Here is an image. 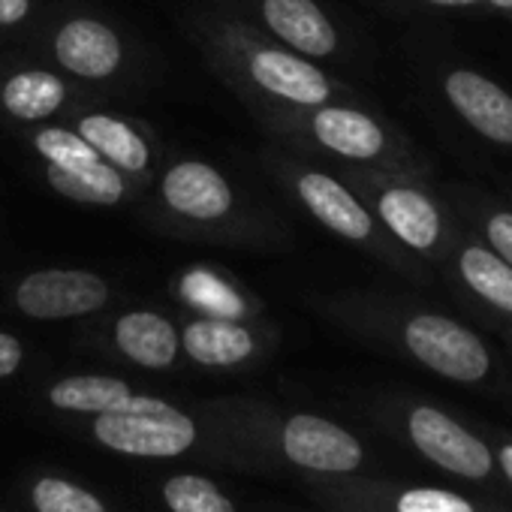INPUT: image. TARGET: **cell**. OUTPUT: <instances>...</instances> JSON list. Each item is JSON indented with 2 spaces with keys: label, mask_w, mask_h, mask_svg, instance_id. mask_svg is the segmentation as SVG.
<instances>
[{
  "label": "cell",
  "mask_w": 512,
  "mask_h": 512,
  "mask_svg": "<svg viewBox=\"0 0 512 512\" xmlns=\"http://www.w3.org/2000/svg\"><path fill=\"white\" fill-rule=\"evenodd\" d=\"M94 434L115 452L172 458L193 446L196 425L166 401L130 395L121 407L100 413Z\"/></svg>",
  "instance_id": "1"
},
{
  "label": "cell",
  "mask_w": 512,
  "mask_h": 512,
  "mask_svg": "<svg viewBox=\"0 0 512 512\" xmlns=\"http://www.w3.org/2000/svg\"><path fill=\"white\" fill-rule=\"evenodd\" d=\"M404 341L410 353L428 365L431 371L458 380V383H476L488 374V350L485 344L464 326L452 323L449 317L437 314H419L407 323Z\"/></svg>",
  "instance_id": "2"
},
{
  "label": "cell",
  "mask_w": 512,
  "mask_h": 512,
  "mask_svg": "<svg viewBox=\"0 0 512 512\" xmlns=\"http://www.w3.org/2000/svg\"><path fill=\"white\" fill-rule=\"evenodd\" d=\"M109 296L103 278L76 269H49L28 275L19 290V308L34 320H67L97 311Z\"/></svg>",
  "instance_id": "3"
},
{
  "label": "cell",
  "mask_w": 512,
  "mask_h": 512,
  "mask_svg": "<svg viewBox=\"0 0 512 512\" xmlns=\"http://www.w3.org/2000/svg\"><path fill=\"white\" fill-rule=\"evenodd\" d=\"M410 437L425 458L449 473L482 479L491 470L488 446L434 407H416L410 413Z\"/></svg>",
  "instance_id": "4"
},
{
  "label": "cell",
  "mask_w": 512,
  "mask_h": 512,
  "mask_svg": "<svg viewBox=\"0 0 512 512\" xmlns=\"http://www.w3.org/2000/svg\"><path fill=\"white\" fill-rule=\"evenodd\" d=\"M287 455L311 470L347 473L362 464V446L341 425L320 416H293L284 428Z\"/></svg>",
  "instance_id": "5"
},
{
  "label": "cell",
  "mask_w": 512,
  "mask_h": 512,
  "mask_svg": "<svg viewBox=\"0 0 512 512\" xmlns=\"http://www.w3.org/2000/svg\"><path fill=\"white\" fill-rule=\"evenodd\" d=\"M446 97L455 112L485 139L512 145V97L491 79L455 70L446 76Z\"/></svg>",
  "instance_id": "6"
},
{
  "label": "cell",
  "mask_w": 512,
  "mask_h": 512,
  "mask_svg": "<svg viewBox=\"0 0 512 512\" xmlns=\"http://www.w3.org/2000/svg\"><path fill=\"white\" fill-rule=\"evenodd\" d=\"M163 199L172 211L196 217V220H217L232 205V190L226 178L211 169L208 163H178L163 178Z\"/></svg>",
  "instance_id": "7"
},
{
  "label": "cell",
  "mask_w": 512,
  "mask_h": 512,
  "mask_svg": "<svg viewBox=\"0 0 512 512\" xmlns=\"http://www.w3.org/2000/svg\"><path fill=\"white\" fill-rule=\"evenodd\" d=\"M58 61L85 79H106L121 64V43L115 31H109L103 22L94 19H76L61 28L55 40Z\"/></svg>",
  "instance_id": "8"
},
{
  "label": "cell",
  "mask_w": 512,
  "mask_h": 512,
  "mask_svg": "<svg viewBox=\"0 0 512 512\" xmlns=\"http://www.w3.org/2000/svg\"><path fill=\"white\" fill-rule=\"evenodd\" d=\"M269 28L293 49L323 58L338 46V34L314 0H263Z\"/></svg>",
  "instance_id": "9"
},
{
  "label": "cell",
  "mask_w": 512,
  "mask_h": 512,
  "mask_svg": "<svg viewBox=\"0 0 512 512\" xmlns=\"http://www.w3.org/2000/svg\"><path fill=\"white\" fill-rule=\"evenodd\" d=\"M250 76L266 91L287 97L293 103H302V106H317L329 97L326 76L314 64L293 58L287 52H275V49L256 52L250 58Z\"/></svg>",
  "instance_id": "10"
},
{
  "label": "cell",
  "mask_w": 512,
  "mask_h": 512,
  "mask_svg": "<svg viewBox=\"0 0 512 512\" xmlns=\"http://www.w3.org/2000/svg\"><path fill=\"white\" fill-rule=\"evenodd\" d=\"M299 196L311 208V214L332 232L353 238V241H362L371 235V226H374L371 214L335 178L323 172H308L299 178Z\"/></svg>",
  "instance_id": "11"
},
{
  "label": "cell",
  "mask_w": 512,
  "mask_h": 512,
  "mask_svg": "<svg viewBox=\"0 0 512 512\" xmlns=\"http://www.w3.org/2000/svg\"><path fill=\"white\" fill-rule=\"evenodd\" d=\"M383 223L410 247L428 250L440 238V214L431 199L410 187H392L380 196Z\"/></svg>",
  "instance_id": "12"
},
{
  "label": "cell",
  "mask_w": 512,
  "mask_h": 512,
  "mask_svg": "<svg viewBox=\"0 0 512 512\" xmlns=\"http://www.w3.org/2000/svg\"><path fill=\"white\" fill-rule=\"evenodd\" d=\"M314 133L326 148L353 160H371L386 145L383 130L356 109H338V106L320 109L314 118Z\"/></svg>",
  "instance_id": "13"
},
{
  "label": "cell",
  "mask_w": 512,
  "mask_h": 512,
  "mask_svg": "<svg viewBox=\"0 0 512 512\" xmlns=\"http://www.w3.org/2000/svg\"><path fill=\"white\" fill-rule=\"evenodd\" d=\"M118 347L142 368H166L178 353V335L169 320L151 311H136L115 326Z\"/></svg>",
  "instance_id": "14"
},
{
  "label": "cell",
  "mask_w": 512,
  "mask_h": 512,
  "mask_svg": "<svg viewBox=\"0 0 512 512\" xmlns=\"http://www.w3.org/2000/svg\"><path fill=\"white\" fill-rule=\"evenodd\" d=\"M184 350L202 365H235L253 353V338L229 320H199L187 326Z\"/></svg>",
  "instance_id": "15"
},
{
  "label": "cell",
  "mask_w": 512,
  "mask_h": 512,
  "mask_svg": "<svg viewBox=\"0 0 512 512\" xmlns=\"http://www.w3.org/2000/svg\"><path fill=\"white\" fill-rule=\"evenodd\" d=\"M79 136L94 145L97 154L109 157L127 172H142L148 166V145L136 130H130L124 121L109 115H88L79 124Z\"/></svg>",
  "instance_id": "16"
},
{
  "label": "cell",
  "mask_w": 512,
  "mask_h": 512,
  "mask_svg": "<svg viewBox=\"0 0 512 512\" xmlns=\"http://www.w3.org/2000/svg\"><path fill=\"white\" fill-rule=\"evenodd\" d=\"M64 94L67 91L58 76L31 70V73H16L4 85V91H0V100H4V109L10 115H16L22 121H40L61 109Z\"/></svg>",
  "instance_id": "17"
},
{
  "label": "cell",
  "mask_w": 512,
  "mask_h": 512,
  "mask_svg": "<svg viewBox=\"0 0 512 512\" xmlns=\"http://www.w3.org/2000/svg\"><path fill=\"white\" fill-rule=\"evenodd\" d=\"M458 269H461L464 284L476 296H482L497 311L512 314V266H506L497 253L485 247H467L461 253Z\"/></svg>",
  "instance_id": "18"
},
{
  "label": "cell",
  "mask_w": 512,
  "mask_h": 512,
  "mask_svg": "<svg viewBox=\"0 0 512 512\" xmlns=\"http://www.w3.org/2000/svg\"><path fill=\"white\" fill-rule=\"evenodd\" d=\"M49 184L76 199V202H91V205H115L124 196V181L115 169L106 163L94 166H79V169H64V166H49Z\"/></svg>",
  "instance_id": "19"
},
{
  "label": "cell",
  "mask_w": 512,
  "mask_h": 512,
  "mask_svg": "<svg viewBox=\"0 0 512 512\" xmlns=\"http://www.w3.org/2000/svg\"><path fill=\"white\" fill-rule=\"evenodd\" d=\"M130 398L124 380L115 377H67L52 386L49 401L61 410L79 413H109Z\"/></svg>",
  "instance_id": "20"
},
{
  "label": "cell",
  "mask_w": 512,
  "mask_h": 512,
  "mask_svg": "<svg viewBox=\"0 0 512 512\" xmlns=\"http://www.w3.org/2000/svg\"><path fill=\"white\" fill-rule=\"evenodd\" d=\"M163 497L172 512H235V506L217 491L214 482L193 473L172 476L163 488Z\"/></svg>",
  "instance_id": "21"
},
{
  "label": "cell",
  "mask_w": 512,
  "mask_h": 512,
  "mask_svg": "<svg viewBox=\"0 0 512 512\" xmlns=\"http://www.w3.org/2000/svg\"><path fill=\"white\" fill-rule=\"evenodd\" d=\"M181 293H184V299L190 305H196V308H202V311H208L214 317H241V311H244L241 299L220 278H214L208 272H199V269L184 275Z\"/></svg>",
  "instance_id": "22"
},
{
  "label": "cell",
  "mask_w": 512,
  "mask_h": 512,
  "mask_svg": "<svg viewBox=\"0 0 512 512\" xmlns=\"http://www.w3.org/2000/svg\"><path fill=\"white\" fill-rule=\"evenodd\" d=\"M37 151L52 163V166H64V169H79V166H94L100 163V154L94 151V145H88L82 136L67 133V130H43L37 136Z\"/></svg>",
  "instance_id": "23"
},
{
  "label": "cell",
  "mask_w": 512,
  "mask_h": 512,
  "mask_svg": "<svg viewBox=\"0 0 512 512\" xmlns=\"http://www.w3.org/2000/svg\"><path fill=\"white\" fill-rule=\"evenodd\" d=\"M34 506L40 512H106L94 494L64 479H40L34 488Z\"/></svg>",
  "instance_id": "24"
},
{
  "label": "cell",
  "mask_w": 512,
  "mask_h": 512,
  "mask_svg": "<svg viewBox=\"0 0 512 512\" xmlns=\"http://www.w3.org/2000/svg\"><path fill=\"white\" fill-rule=\"evenodd\" d=\"M398 512H473V506L443 488H410L398 497Z\"/></svg>",
  "instance_id": "25"
},
{
  "label": "cell",
  "mask_w": 512,
  "mask_h": 512,
  "mask_svg": "<svg viewBox=\"0 0 512 512\" xmlns=\"http://www.w3.org/2000/svg\"><path fill=\"white\" fill-rule=\"evenodd\" d=\"M485 232H488V241L494 244V250H497L500 260H503L506 266H512V214H509V211H497V214L488 220Z\"/></svg>",
  "instance_id": "26"
},
{
  "label": "cell",
  "mask_w": 512,
  "mask_h": 512,
  "mask_svg": "<svg viewBox=\"0 0 512 512\" xmlns=\"http://www.w3.org/2000/svg\"><path fill=\"white\" fill-rule=\"evenodd\" d=\"M19 365H22V344L13 335L0 332V377L16 374Z\"/></svg>",
  "instance_id": "27"
},
{
  "label": "cell",
  "mask_w": 512,
  "mask_h": 512,
  "mask_svg": "<svg viewBox=\"0 0 512 512\" xmlns=\"http://www.w3.org/2000/svg\"><path fill=\"white\" fill-rule=\"evenodd\" d=\"M31 0H0V25H16L28 16Z\"/></svg>",
  "instance_id": "28"
},
{
  "label": "cell",
  "mask_w": 512,
  "mask_h": 512,
  "mask_svg": "<svg viewBox=\"0 0 512 512\" xmlns=\"http://www.w3.org/2000/svg\"><path fill=\"white\" fill-rule=\"evenodd\" d=\"M500 467H503V473L512 479V446H503V449H500Z\"/></svg>",
  "instance_id": "29"
},
{
  "label": "cell",
  "mask_w": 512,
  "mask_h": 512,
  "mask_svg": "<svg viewBox=\"0 0 512 512\" xmlns=\"http://www.w3.org/2000/svg\"><path fill=\"white\" fill-rule=\"evenodd\" d=\"M428 4H434V7H473V4H479V0H428Z\"/></svg>",
  "instance_id": "30"
},
{
  "label": "cell",
  "mask_w": 512,
  "mask_h": 512,
  "mask_svg": "<svg viewBox=\"0 0 512 512\" xmlns=\"http://www.w3.org/2000/svg\"><path fill=\"white\" fill-rule=\"evenodd\" d=\"M491 7H497V10H512V0H488Z\"/></svg>",
  "instance_id": "31"
}]
</instances>
